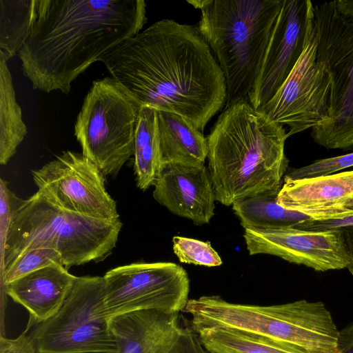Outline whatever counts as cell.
Segmentation results:
<instances>
[{"mask_svg": "<svg viewBox=\"0 0 353 353\" xmlns=\"http://www.w3.org/2000/svg\"><path fill=\"white\" fill-rule=\"evenodd\" d=\"M28 133L7 62L0 59V163L6 165Z\"/></svg>", "mask_w": 353, "mask_h": 353, "instance_id": "obj_23", "label": "cell"}, {"mask_svg": "<svg viewBox=\"0 0 353 353\" xmlns=\"http://www.w3.org/2000/svg\"><path fill=\"white\" fill-rule=\"evenodd\" d=\"M103 276H77L59 310L28 334L38 353H116Z\"/></svg>", "mask_w": 353, "mask_h": 353, "instance_id": "obj_9", "label": "cell"}, {"mask_svg": "<svg viewBox=\"0 0 353 353\" xmlns=\"http://www.w3.org/2000/svg\"><path fill=\"white\" fill-rule=\"evenodd\" d=\"M133 155L137 185L145 191L154 186L163 165L157 110L153 108L142 106L141 108L135 131Z\"/></svg>", "mask_w": 353, "mask_h": 353, "instance_id": "obj_20", "label": "cell"}, {"mask_svg": "<svg viewBox=\"0 0 353 353\" xmlns=\"http://www.w3.org/2000/svg\"><path fill=\"white\" fill-rule=\"evenodd\" d=\"M317 59L331 79L325 120L312 128L314 141L327 149L353 150V22L345 19L334 1L313 3Z\"/></svg>", "mask_w": 353, "mask_h": 353, "instance_id": "obj_8", "label": "cell"}, {"mask_svg": "<svg viewBox=\"0 0 353 353\" xmlns=\"http://www.w3.org/2000/svg\"><path fill=\"white\" fill-rule=\"evenodd\" d=\"M54 263L63 265L60 254L54 250L41 248L26 252L3 270V285Z\"/></svg>", "mask_w": 353, "mask_h": 353, "instance_id": "obj_25", "label": "cell"}, {"mask_svg": "<svg viewBox=\"0 0 353 353\" xmlns=\"http://www.w3.org/2000/svg\"><path fill=\"white\" fill-rule=\"evenodd\" d=\"M142 0H34L32 28L17 55L33 89L68 94L92 63L139 33Z\"/></svg>", "mask_w": 353, "mask_h": 353, "instance_id": "obj_2", "label": "cell"}, {"mask_svg": "<svg viewBox=\"0 0 353 353\" xmlns=\"http://www.w3.org/2000/svg\"><path fill=\"white\" fill-rule=\"evenodd\" d=\"M341 230L352 259V263L347 269L353 276V226L343 228Z\"/></svg>", "mask_w": 353, "mask_h": 353, "instance_id": "obj_31", "label": "cell"}, {"mask_svg": "<svg viewBox=\"0 0 353 353\" xmlns=\"http://www.w3.org/2000/svg\"><path fill=\"white\" fill-rule=\"evenodd\" d=\"M142 105L112 77L92 83L74 124L82 154L104 176H116L134 154Z\"/></svg>", "mask_w": 353, "mask_h": 353, "instance_id": "obj_7", "label": "cell"}, {"mask_svg": "<svg viewBox=\"0 0 353 353\" xmlns=\"http://www.w3.org/2000/svg\"><path fill=\"white\" fill-rule=\"evenodd\" d=\"M28 330L15 339L0 336V353H38L28 335Z\"/></svg>", "mask_w": 353, "mask_h": 353, "instance_id": "obj_28", "label": "cell"}, {"mask_svg": "<svg viewBox=\"0 0 353 353\" xmlns=\"http://www.w3.org/2000/svg\"><path fill=\"white\" fill-rule=\"evenodd\" d=\"M34 0L0 1V59L17 54L30 32Z\"/></svg>", "mask_w": 353, "mask_h": 353, "instance_id": "obj_24", "label": "cell"}, {"mask_svg": "<svg viewBox=\"0 0 353 353\" xmlns=\"http://www.w3.org/2000/svg\"><path fill=\"white\" fill-rule=\"evenodd\" d=\"M232 210L241 225L258 230L294 228L315 219L309 214L280 205L275 196L258 195L235 202Z\"/></svg>", "mask_w": 353, "mask_h": 353, "instance_id": "obj_21", "label": "cell"}, {"mask_svg": "<svg viewBox=\"0 0 353 353\" xmlns=\"http://www.w3.org/2000/svg\"><path fill=\"white\" fill-rule=\"evenodd\" d=\"M196 332L210 353H303L289 345L233 328L213 327Z\"/></svg>", "mask_w": 353, "mask_h": 353, "instance_id": "obj_22", "label": "cell"}, {"mask_svg": "<svg viewBox=\"0 0 353 353\" xmlns=\"http://www.w3.org/2000/svg\"><path fill=\"white\" fill-rule=\"evenodd\" d=\"M158 130L163 164L204 165L208 157L207 138L183 117L157 110Z\"/></svg>", "mask_w": 353, "mask_h": 353, "instance_id": "obj_19", "label": "cell"}, {"mask_svg": "<svg viewBox=\"0 0 353 353\" xmlns=\"http://www.w3.org/2000/svg\"><path fill=\"white\" fill-rule=\"evenodd\" d=\"M210 1L211 0H187L186 1L195 8L203 10L210 3Z\"/></svg>", "mask_w": 353, "mask_h": 353, "instance_id": "obj_32", "label": "cell"}, {"mask_svg": "<svg viewBox=\"0 0 353 353\" xmlns=\"http://www.w3.org/2000/svg\"><path fill=\"white\" fill-rule=\"evenodd\" d=\"M336 9L347 20L353 22V0L334 1Z\"/></svg>", "mask_w": 353, "mask_h": 353, "instance_id": "obj_30", "label": "cell"}, {"mask_svg": "<svg viewBox=\"0 0 353 353\" xmlns=\"http://www.w3.org/2000/svg\"><path fill=\"white\" fill-rule=\"evenodd\" d=\"M172 248L181 263L207 267L219 266L223 263L209 242L176 236L172 238Z\"/></svg>", "mask_w": 353, "mask_h": 353, "instance_id": "obj_26", "label": "cell"}, {"mask_svg": "<svg viewBox=\"0 0 353 353\" xmlns=\"http://www.w3.org/2000/svg\"><path fill=\"white\" fill-rule=\"evenodd\" d=\"M100 61L142 106L179 114L202 132L225 105L223 73L194 26L156 21Z\"/></svg>", "mask_w": 353, "mask_h": 353, "instance_id": "obj_1", "label": "cell"}, {"mask_svg": "<svg viewBox=\"0 0 353 353\" xmlns=\"http://www.w3.org/2000/svg\"><path fill=\"white\" fill-rule=\"evenodd\" d=\"M276 199L280 205L316 221L352 215L353 170L299 179L284 177Z\"/></svg>", "mask_w": 353, "mask_h": 353, "instance_id": "obj_17", "label": "cell"}, {"mask_svg": "<svg viewBox=\"0 0 353 353\" xmlns=\"http://www.w3.org/2000/svg\"><path fill=\"white\" fill-rule=\"evenodd\" d=\"M105 316L133 311H183L189 300L190 280L185 269L172 262L134 263L119 266L103 276Z\"/></svg>", "mask_w": 353, "mask_h": 353, "instance_id": "obj_10", "label": "cell"}, {"mask_svg": "<svg viewBox=\"0 0 353 353\" xmlns=\"http://www.w3.org/2000/svg\"><path fill=\"white\" fill-rule=\"evenodd\" d=\"M317 48L313 19L299 59L274 96L259 109L272 121L287 125L288 137L315 127L327 117L331 79L317 59Z\"/></svg>", "mask_w": 353, "mask_h": 353, "instance_id": "obj_11", "label": "cell"}, {"mask_svg": "<svg viewBox=\"0 0 353 353\" xmlns=\"http://www.w3.org/2000/svg\"><path fill=\"white\" fill-rule=\"evenodd\" d=\"M338 347L339 353H353V323L339 330Z\"/></svg>", "mask_w": 353, "mask_h": 353, "instance_id": "obj_29", "label": "cell"}, {"mask_svg": "<svg viewBox=\"0 0 353 353\" xmlns=\"http://www.w3.org/2000/svg\"><path fill=\"white\" fill-rule=\"evenodd\" d=\"M282 125L248 99L223 108L207 137L216 201L229 206L258 195L277 196L288 167Z\"/></svg>", "mask_w": 353, "mask_h": 353, "instance_id": "obj_3", "label": "cell"}, {"mask_svg": "<svg viewBox=\"0 0 353 353\" xmlns=\"http://www.w3.org/2000/svg\"><path fill=\"white\" fill-rule=\"evenodd\" d=\"M32 173L37 192L56 205L97 219H119L104 174L82 153L63 151Z\"/></svg>", "mask_w": 353, "mask_h": 353, "instance_id": "obj_12", "label": "cell"}, {"mask_svg": "<svg viewBox=\"0 0 353 353\" xmlns=\"http://www.w3.org/2000/svg\"><path fill=\"white\" fill-rule=\"evenodd\" d=\"M77 276L54 263L4 285L6 293L30 314L28 327L53 316L69 296Z\"/></svg>", "mask_w": 353, "mask_h": 353, "instance_id": "obj_18", "label": "cell"}, {"mask_svg": "<svg viewBox=\"0 0 353 353\" xmlns=\"http://www.w3.org/2000/svg\"><path fill=\"white\" fill-rule=\"evenodd\" d=\"M154 186L159 204L195 225L208 223L214 214L215 192L205 165L164 164Z\"/></svg>", "mask_w": 353, "mask_h": 353, "instance_id": "obj_16", "label": "cell"}, {"mask_svg": "<svg viewBox=\"0 0 353 353\" xmlns=\"http://www.w3.org/2000/svg\"><path fill=\"white\" fill-rule=\"evenodd\" d=\"M243 237L250 255H274L317 272L348 268L352 263L341 229L246 228Z\"/></svg>", "mask_w": 353, "mask_h": 353, "instance_id": "obj_14", "label": "cell"}, {"mask_svg": "<svg viewBox=\"0 0 353 353\" xmlns=\"http://www.w3.org/2000/svg\"><path fill=\"white\" fill-rule=\"evenodd\" d=\"M116 353H210L180 312L142 310L112 317Z\"/></svg>", "mask_w": 353, "mask_h": 353, "instance_id": "obj_15", "label": "cell"}, {"mask_svg": "<svg viewBox=\"0 0 353 353\" xmlns=\"http://www.w3.org/2000/svg\"><path fill=\"white\" fill-rule=\"evenodd\" d=\"M314 19L310 0H283L248 100L261 109L274 96L299 59Z\"/></svg>", "mask_w": 353, "mask_h": 353, "instance_id": "obj_13", "label": "cell"}, {"mask_svg": "<svg viewBox=\"0 0 353 353\" xmlns=\"http://www.w3.org/2000/svg\"><path fill=\"white\" fill-rule=\"evenodd\" d=\"M351 166H353V152L316 160L307 165L291 170L285 177L290 179L312 178L332 174Z\"/></svg>", "mask_w": 353, "mask_h": 353, "instance_id": "obj_27", "label": "cell"}, {"mask_svg": "<svg viewBox=\"0 0 353 353\" xmlns=\"http://www.w3.org/2000/svg\"><path fill=\"white\" fill-rule=\"evenodd\" d=\"M196 332L213 327L253 333L303 353H339V330L321 301L299 300L261 306L234 303L219 296L189 299L183 310Z\"/></svg>", "mask_w": 353, "mask_h": 353, "instance_id": "obj_5", "label": "cell"}, {"mask_svg": "<svg viewBox=\"0 0 353 353\" xmlns=\"http://www.w3.org/2000/svg\"><path fill=\"white\" fill-rule=\"evenodd\" d=\"M10 198V196H9ZM3 250V270L34 249L56 250L63 266L100 262L116 247L120 219H97L65 210L37 192L26 200L9 201Z\"/></svg>", "mask_w": 353, "mask_h": 353, "instance_id": "obj_4", "label": "cell"}, {"mask_svg": "<svg viewBox=\"0 0 353 353\" xmlns=\"http://www.w3.org/2000/svg\"><path fill=\"white\" fill-rule=\"evenodd\" d=\"M283 0H211L198 29L225 77L224 108L248 99Z\"/></svg>", "mask_w": 353, "mask_h": 353, "instance_id": "obj_6", "label": "cell"}]
</instances>
